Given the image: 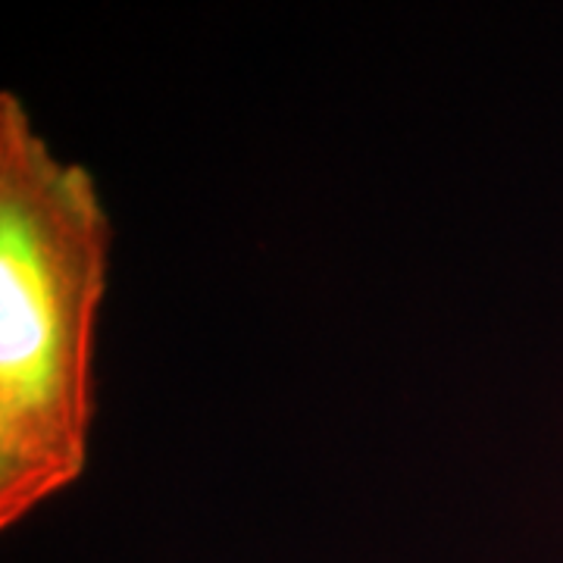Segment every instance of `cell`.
I'll return each mask as SVG.
<instances>
[{
    "label": "cell",
    "instance_id": "6da1fadb",
    "mask_svg": "<svg viewBox=\"0 0 563 563\" xmlns=\"http://www.w3.org/2000/svg\"><path fill=\"white\" fill-rule=\"evenodd\" d=\"M95 176L63 161L0 91V529L79 483L95 422V342L110 273Z\"/></svg>",
    "mask_w": 563,
    "mask_h": 563
}]
</instances>
